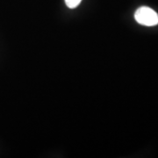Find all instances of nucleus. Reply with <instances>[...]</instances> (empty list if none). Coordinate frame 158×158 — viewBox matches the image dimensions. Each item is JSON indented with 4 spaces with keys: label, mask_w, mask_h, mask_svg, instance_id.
Masks as SVG:
<instances>
[{
    "label": "nucleus",
    "mask_w": 158,
    "mask_h": 158,
    "mask_svg": "<svg viewBox=\"0 0 158 158\" xmlns=\"http://www.w3.org/2000/svg\"><path fill=\"white\" fill-rule=\"evenodd\" d=\"M82 0H65V3L68 6L69 8H76L77 6H79V4L81 3Z\"/></svg>",
    "instance_id": "nucleus-2"
},
{
    "label": "nucleus",
    "mask_w": 158,
    "mask_h": 158,
    "mask_svg": "<svg viewBox=\"0 0 158 158\" xmlns=\"http://www.w3.org/2000/svg\"><path fill=\"white\" fill-rule=\"evenodd\" d=\"M135 19L142 26L154 27L158 25V14L148 6H141L136 10Z\"/></svg>",
    "instance_id": "nucleus-1"
}]
</instances>
